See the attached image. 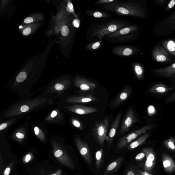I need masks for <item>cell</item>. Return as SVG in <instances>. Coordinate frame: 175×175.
I'll return each instance as SVG.
<instances>
[{"label": "cell", "instance_id": "5", "mask_svg": "<svg viewBox=\"0 0 175 175\" xmlns=\"http://www.w3.org/2000/svg\"><path fill=\"white\" fill-rule=\"evenodd\" d=\"M153 126L151 125H147L139 129L134 131L127 135L121 138L117 145V149H124L126 146L131 143L134 140L142 134H145L148 131L151 129Z\"/></svg>", "mask_w": 175, "mask_h": 175}, {"label": "cell", "instance_id": "1", "mask_svg": "<svg viewBox=\"0 0 175 175\" xmlns=\"http://www.w3.org/2000/svg\"><path fill=\"white\" fill-rule=\"evenodd\" d=\"M101 8L106 11L117 13L123 16H129L144 18L145 10L140 3L131 1H116L112 3L101 5Z\"/></svg>", "mask_w": 175, "mask_h": 175}, {"label": "cell", "instance_id": "17", "mask_svg": "<svg viewBox=\"0 0 175 175\" xmlns=\"http://www.w3.org/2000/svg\"><path fill=\"white\" fill-rule=\"evenodd\" d=\"M122 160V158H120L111 163L105 169L104 175H109L116 172L120 167Z\"/></svg>", "mask_w": 175, "mask_h": 175}, {"label": "cell", "instance_id": "8", "mask_svg": "<svg viewBox=\"0 0 175 175\" xmlns=\"http://www.w3.org/2000/svg\"><path fill=\"white\" fill-rule=\"evenodd\" d=\"M152 57L155 60L159 62H167L171 60L169 53L163 46H157L154 48Z\"/></svg>", "mask_w": 175, "mask_h": 175}, {"label": "cell", "instance_id": "21", "mask_svg": "<svg viewBox=\"0 0 175 175\" xmlns=\"http://www.w3.org/2000/svg\"><path fill=\"white\" fill-rule=\"evenodd\" d=\"M163 47L169 53L175 57V39H168L162 42Z\"/></svg>", "mask_w": 175, "mask_h": 175}, {"label": "cell", "instance_id": "37", "mask_svg": "<svg viewBox=\"0 0 175 175\" xmlns=\"http://www.w3.org/2000/svg\"><path fill=\"white\" fill-rule=\"evenodd\" d=\"M33 21V19L31 17H27L24 20V22L26 24H30Z\"/></svg>", "mask_w": 175, "mask_h": 175}, {"label": "cell", "instance_id": "30", "mask_svg": "<svg viewBox=\"0 0 175 175\" xmlns=\"http://www.w3.org/2000/svg\"><path fill=\"white\" fill-rule=\"evenodd\" d=\"M175 101V92L173 93L167 98L166 100L167 103L173 102Z\"/></svg>", "mask_w": 175, "mask_h": 175}, {"label": "cell", "instance_id": "35", "mask_svg": "<svg viewBox=\"0 0 175 175\" xmlns=\"http://www.w3.org/2000/svg\"><path fill=\"white\" fill-rule=\"evenodd\" d=\"M31 31V28H28L26 29L23 32V34L25 36L28 35Z\"/></svg>", "mask_w": 175, "mask_h": 175}, {"label": "cell", "instance_id": "18", "mask_svg": "<svg viewBox=\"0 0 175 175\" xmlns=\"http://www.w3.org/2000/svg\"><path fill=\"white\" fill-rule=\"evenodd\" d=\"M74 111L77 114L86 115L97 112L99 110L95 108L79 105L76 107Z\"/></svg>", "mask_w": 175, "mask_h": 175}, {"label": "cell", "instance_id": "6", "mask_svg": "<svg viewBox=\"0 0 175 175\" xmlns=\"http://www.w3.org/2000/svg\"><path fill=\"white\" fill-rule=\"evenodd\" d=\"M137 116L133 109L130 108L126 111L121 125L120 133L124 134L129 130L130 128L138 122Z\"/></svg>", "mask_w": 175, "mask_h": 175}, {"label": "cell", "instance_id": "47", "mask_svg": "<svg viewBox=\"0 0 175 175\" xmlns=\"http://www.w3.org/2000/svg\"><path fill=\"white\" fill-rule=\"evenodd\" d=\"M142 175H151V174L147 172H144L142 173Z\"/></svg>", "mask_w": 175, "mask_h": 175}, {"label": "cell", "instance_id": "42", "mask_svg": "<svg viewBox=\"0 0 175 175\" xmlns=\"http://www.w3.org/2000/svg\"><path fill=\"white\" fill-rule=\"evenodd\" d=\"M10 172V169L9 167L6 169L4 172V175H9Z\"/></svg>", "mask_w": 175, "mask_h": 175}, {"label": "cell", "instance_id": "10", "mask_svg": "<svg viewBox=\"0 0 175 175\" xmlns=\"http://www.w3.org/2000/svg\"><path fill=\"white\" fill-rule=\"evenodd\" d=\"M132 93V89L131 86L128 85L124 86L115 99L113 107H117L124 103L129 98Z\"/></svg>", "mask_w": 175, "mask_h": 175}, {"label": "cell", "instance_id": "31", "mask_svg": "<svg viewBox=\"0 0 175 175\" xmlns=\"http://www.w3.org/2000/svg\"><path fill=\"white\" fill-rule=\"evenodd\" d=\"M67 11L68 12L71 13H73L74 12V9L73 5L71 3H69L66 7Z\"/></svg>", "mask_w": 175, "mask_h": 175}, {"label": "cell", "instance_id": "24", "mask_svg": "<svg viewBox=\"0 0 175 175\" xmlns=\"http://www.w3.org/2000/svg\"><path fill=\"white\" fill-rule=\"evenodd\" d=\"M103 151V149H101L98 151L95 154L96 166L98 170L100 168L101 163L102 162Z\"/></svg>", "mask_w": 175, "mask_h": 175}, {"label": "cell", "instance_id": "3", "mask_svg": "<svg viewBox=\"0 0 175 175\" xmlns=\"http://www.w3.org/2000/svg\"><path fill=\"white\" fill-rule=\"evenodd\" d=\"M138 26L131 25L121 29L104 37L105 39L112 43H122L132 41L134 38V34L138 30Z\"/></svg>", "mask_w": 175, "mask_h": 175}, {"label": "cell", "instance_id": "41", "mask_svg": "<svg viewBox=\"0 0 175 175\" xmlns=\"http://www.w3.org/2000/svg\"><path fill=\"white\" fill-rule=\"evenodd\" d=\"M126 175H136V174L133 171L129 170L126 172Z\"/></svg>", "mask_w": 175, "mask_h": 175}, {"label": "cell", "instance_id": "33", "mask_svg": "<svg viewBox=\"0 0 175 175\" xmlns=\"http://www.w3.org/2000/svg\"><path fill=\"white\" fill-rule=\"evenodd\" d=\"M73 124L76 127L80 128V129H82V125L80 123L78 120H73Z\"/></svg>", "mask_w": 175, "mask_h": 175}, {"label": "cell", "instance_id": "11", "mask_svg": "<svg viewBox=\"0 0 175 175\" xmlns=\"http://www.w3.org/2000/svg\"><path fill=\"white\" fill-rule=\"evenodd\" d=\"M77 145L81 155L89 164H91V160L89 147L85 142L79 139L77 140Z\"/></svg>", "mask_w": 175, "mask_h": 175}, {"label": "cell", "instance_id": "36", "mask_svg": "<svg viewBox=\"0 0 175 175\" xmlns=\"http://www.w3.org/2000/svg\"><path fill=\"white\" fill-rule=\"evenodd\" d=\"M55 89L57 90H60L63 89L64 86L60 84H56L55 86Z\"/></svg>", "mask_w": 175, "mask_h": 175}, {"label": "cell", "instance_id": "2", "mask_svg": "<svg viewBox=\"0 0 175 175\" xmlns=\"http://www.w3.org/2000/svg\"><path fill=\"white\" fill-rule=\"evenodd\" d=\"M131 26L125 21L113 20L95 27L90 32V37L92 38H98L101 39L121 29Z\"/></svg>", "mask_w": 175, "mask_h": 175}, {"label": "cell", "instance_id": "45", "mask_svg": "<svg viewBox=\"0 0 175 175\" xmlns=\"http://www.w3.org/2000/svg\"><path fill=\"white\" fill-rule=\"evenodd\" d=\"M34 131L36 135H38V134H39V129L37 127H35Z\"/></svg>", "mask_w": 175, "mask_h": 175}, {"label": "cell", "instance_id": "7", "mask_svg": "<svg viewBox=\"0 0 175 175\" xmlns=\"http://www.w3.org/2000/svg\"><path fill=\"white\" fill-rule=\"evenodd\" d=\"M138 50V48L135 46L121 45L113 48L111 52L119 56L129 57L135 55Z\"/></svg>", "mask_w": 175, "mask_h": 175}, {"label": "cell", "instance_id": "38", "mask_svg": "<svg viewBox=\"0 0 175 175\" xmlns=\"http://www.w3.org/2000/svg\"><path fill=\"white\" fill-rule=\"evenodd\" d=\"M175 5V1L172 0L169 3L168 5V7L169 9H172L174 7Z\"/></svg>", "mask_w": 175, "mask_h": 175}, {"label": "cell", "instance_id": "34", "mask_svg": "<svg viewBox=\"0 0 175 175\" xmlns=\"http://www.w3.org/2000/svg\"><path fill=\"white\" fill-rule=\"evenodd\" d=\"M73 26L76 28H78L79 27L80 24V21L79 19H75L73 21Z\"/></svg>", "mask_w": 175, "mask_h": 175}, {"label": "cell", "instance_id": "16", "mask_svg": "<svg viewBox=\"0 0 175 175\" xmlns=\"http://www.w3.org/2000/svg\"><path fill=\"white\" fill-rule=\"evenodd\" d=\"M54 155L63 164L66 165V166L71 168L74 169V167L72 161L67 156L66 153H64V152H63L61 150H57L55 152Z\"/></svg>", "mask_w": 175, "mask_h": 175}, {"label": "cell", "instance_id": "27", "mask_svg": "<svg viewBox=\"0 0 175 175\" xmlns=\"http://www.w3.org/2000/svg\"><path fill=\"white\" fill-rule=\"evenodd\" d=\"M27 75L24 72H21L17 76L16 78L17 81L18 82H22L26 79Z\"/></svg>", "mask_w": 175, "mask_h": 175}, {"label": "cell", "instance_id": "23", "mask_svg": "<svg viewBox=\"0 0 175 175\" xmlns=\"http://www.w3.org/2000/svg\"><path fill=\"white\" fill-rule=\"evenodd\" d=\"M86 13L88 16L97 19L106 18L110 16L109 13L99 11L88 10Z\"/></svg>", "mask_w": 175, "mask_h": 175}, {"label": "cell", "instance_id": "40", "mask_svg": "<svg viewBox=\"0 0 175 175\" xmlns=\"http://www.w3.org/2000/svg\"><path fill=\"white\" fill-rule=\"evenodd\" d=\"M16 136L17 138L20 139L24 138V134L21 133H17L16 134Z\"/></svg>", "mask_w": 175, "mask_h": 175}, {"label": "cell", "instance_id": "14", "mask_svg": "<svg viewBox=\"0 0 175 175\" xmlns=\"http://www.w3.org/2000/svg\"><path fill=\"white\" fill-rule=\"evenodd\" d=\"M153 71L158 75L165 77L175 76V63L164 68L155 69Z\"/></svg>", "mask_w": 175, "mask_h": 175}, {"label": "cell", "instance_id": "12", "mask_svg": "<svg viewBox=\"0 0 175 175\" xmlns=\"http://www.w3.org/2000/svg\"><path fill=\"white\" fill-rule=\"evenodd\" d=\"M123 111H121L114 119L110 131H109L108 136V144L109 146H111L112 144L113 140L116 135L117 129L118 128L119 124L122 117Z\"/></svg>", "mask_w": 175, "mask_h": 175}, {"label": "cell", "instance_id": "28", "mask_svg": "<svg viewBox=\"0 0 175 175\" xmlns=\"http://www.w3.org/2000/svg\"><path fill=\"white\" fill-rule=\"evenodd\" d=\"M115 0H99L96 3L97 5H102L108 4L115 1Z\"/></svg>", "mask_w": 175, "mask_h": 175}, {"label": "cell", "instance_id": "48", "mask_svg": "<svg viewBox=\"0 0 175 175\" xmlns=\"http://www.w3.org/2000/svg\"><path fill=\"white\" fill-rule=\"evenodd\" d=\"M51 175H58V174H53Z\"/></svg>", "mask_w": 175, "mask_h": 175}, {"label": "cell", "instance_id": "19", "mask_svg": "<svg viewBox=\"0 0 175 175\" xmlns=\"http://www.w3.org/2000/svg\"><path fill=\"white\" fill-rule=\"evenodd\" d=\"M168 86L163 84H154L150 88L149 92L153 94H164L169 91Z\"/></svg>", "mask_w": 175, "mask_h": 175}, {"label": "cell", "instance_id": "26", "mask_svg": "<svg viewBox=\"0 0 175 175\" xmlns=\"http://www.w3.org/2000/svg\"><path fill=\"white\" fill-rule=\"evenodd\" d=\"M101 43L100 42H93L88 44L86 47V50L89 51H93L97 50L100 47Z\"/></svg>", "mask_w": 175, "mask_h": 175}, {"label": "cell", "instance_id": "43", "mask_svg": "<svg viewBox=\"0 0 175 175\" xmlns=\"http://www.w3.org/2000/svg\"><path fill=\"white\" fill-rule=\"evenodd\" d=\"M7 125L6 123H3L0 125V130H2L6 127Z\"/></svg>", "mask_w": 175, "mask_h": 175}, {"label": "cell", "instance_id": "29", "mask_svg": "<svg viewBox=\"0 0 175 175\" xmlns=\"http://www.w3.org/2000/svg\"><path fill=\"white\" fill-rule=\"evenodd\" d=\"M61 33L63 36H68L69 33V29L68 27L66 26H63L61 29Z\"/></svg>", "mask_w": 175, "mask_h": 175}, {"label": "cell", "instance_id": "9", "mask_svg": "<svg viewBox=\"0 0 175 175\" xmlns=\"http://www.w3.org/2000/svg\"><path fill=\"white\" fill-rule=\"evenodd\" d=\"M142 151L145 154L146 161L145 163V170L149 172L154 167L156 161V156L154 150L151 148H144Z\"/></svg>", "mask_w": 175, "mask_h": 175}, {"label": "cell", "instance_id": "44", "mask_svg": "<svg viewBox=\"0 0 175 175\" xmlns=\"http://www.w3.org/2000/svg\"><path fill=\"white\" fill-rule=\"evenodd\" d=\"M57 115V113L56 111H53V112L52 113L51 116L52 118H54Z\"/></svg>", "mask_w": 175, "mask_h": 175}, {"label": "cell", "instance_id": "32", "mask_svg": "<svg viewBox=\"0 0 175 175\" xmlns=\"http://www.w3.org/2000/svg\"><path fill=\"white\" fill-rule=\"evenodd\" d=\"M145 156H146L145 154L142 151V152L138 154V155L136 156L135 159L137 160H141L143 159Z\"/></svg>", "mask_w": 175, "mask_h": 175}, {"label": "cell", "instance_id": "46", "mask_svg": "<svg viewBox=\"0 0 175 175\" xmlns=\"http://www.w3.org/2000/svg\"><path fill=\"white\" fill-rule=\"evenodd\" d=\"M31 158V156L30 155H26V162H28L29 161Z\"/></svg>", "mask_w": 175, "mask_h": 175}, {"label": "cell", "instance_id": "22", "mask_svg": "<svg viewBox=\"0 0 175 175\" xmlns=\"http://www.w3.org/2000/svg\"><path fill=\"white\" fill-rule=\"evenodd\" d=\"M133 68L138 79L141 80L143 78L145 75V69L143 65L138 63H134L133 64Z\"/></svg>", "mask_w": 175, "mask_h": 175}, {"label": "cell", "instance_id": "39", "mask_svg": "<svg viewBox=\"0 0 175 175\" xmlns=\"http://www.w3.org/2000/svg\"><path fill=\"white\" fill-rule=\"evenodd\" d=\"M29 110V107L28 106L23 105L21 108V111L22 112H26Z\"/></svg>", "mask_w": 175, "mask_h": 175}, {"label": "cell", "instance_id": "4", "mask_svg": "<svg viewBox=\"0 0 175 175\" xmlns=\"http://www.w3.org/2000/svg\"><path fill=\"white\" fill-rule=\"evenodd\" d=\"M109 123V117L96 122L92 129V135L98 143L103 147L105 140L107 141V133Z\"/></svg>", "mask_w": 175, "mask_h": 175}, {"label": "cell", "instance_id": "20", "mask_svg": "<svg viewBox=\"0 0 175 175\" xmlns=\"http://www.w3.org/2000/svg\"><path fill=\"white\" fill-rule=\"evenodd\" d=\"M150 135L147 133L138 138V139L133 141L129 145L128 149L129 150L132 151L135 148L143 145L145 143L146 140L149 137Z\"/></svg>", "mask_w": 175, "mask_h": 175}, {"label": "cell", "instance_id": "15", "mask_svg": "<svg viewBox=\"0 0 175 175\" xmlns=\"http://www.w3.org/2000/svg\"><path fill=\"white\" fill-rule=\"evenodd\" d=\"M163 164L165 170L169 174H172L175 171V163L172 157L164 153L162 156Z\"/></svg>", "mask_w": 175, "mask_h": 175}, {"label": "cell", "instance_id": "13", "mask_svg": "<svg viewBox=\"0 0 175 175\" xmlns=\"http://www.w3.org/2000/svg\"><path fill=\"white\" fill-rule=\"evenodd\" d=\"M76 83L80 89L85 92L93 91L97 87V85L93 82L83 78H77Z\"/></svg>", "mask_w": 175, "mask_h": 175}, {"label": "cell", "instance_id": "25", "mask_svg": "<svg viewBox=\"0 0 175 175\" xmlns=\"http://www.w3.org/2000/svg\"><path fill=\"white\" fill-rule=\"evenodd\" d=\"M164 145L170 150L175 152V138H170L165 140Z\"/></svg>", "mask_w": 175, "mask_h": 175}]
</instances>
